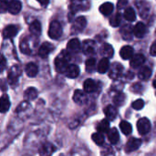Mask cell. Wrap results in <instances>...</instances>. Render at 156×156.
<instances>
[{
    "label": "cell",
    "instance_id": "1",
    "mask_svg": "<svg viewBox=\"0 0 156 156\" xmlns=\"http://www.w3.org/2000/svg\"><path fill=\"white\" fill-rule=\"evenodd\" d=\"M69 55L65 50H62L61 53L55 58L54 65L56 70L59 73L65 72L69 66Z\"/></svg>",
    "mask_w": 156,
    "mask_h": 156
},
{
    "label": "cell",
    "instance_id": "2",
    "mask_svg": "<svg viewBox=\"0 0 156 156\" xmlns=\"http://www.w3.org/2000/svg\"><path fill=\"white\" fill-rule=\"evenodd\" d=\"M62 35V27L59 22L52 21L48 28V36L52 39H58Z\"/></svg>",
    "mask_w": 156,
    "mask_h": 156
},
{
    "label": "cell",
    "instance_id": "3",
    "mask_svg": "<svg viewBox=\"0 0 156 156\" xmlns=\"http://www.w3.org/2000/svg\"><path fill=\"white\" fill-rule=\"evenodd\" d=\"M137 130L140 134L144 135L151 130V122L147 118H142L137 122Z\"/></svg>",
    "mask_w": 156,
    "mask_h": 156
},
{
    "label": "cell",
    "instance_id": "4",
    "mask_svg": "<svg viewBox=\"0 0 156 156\" xmlns=\"http://www.w3.org/2000/svg\"><path fill=\"white\" fill-rule=\"evenodd\" d=\"M122 71H123L122 65L120 64V63H114V64H112V66L110 69V74H109V76H110L111 79L116 80V79H118L119 77L122 76Z\"/></svg>",
    "mask_w": 156,
    "mask_h": 156
},
{
    "label": "cell",
    "instance_id": "5",
    "mask_svg": "<svg viewBox=\"0 0 156 156\" xmlns=\"http://www.w3.org/2000/svg\"><path fill=\"white\" fill-rule=\"evenodd\" d=\"M142 144V141L140 139H137V138H132L130 139L126 145H125V152L126 153H132V152H134L136 151L137 149H139V147L141 146Z\"/></svg>",
    "mask_w": 156,
    "mask_h": 156
},
{
    "label": "cell",
    "instance_id": "6",
    "mask_svg": "<svg viewBox=\"0 0 156 156\" xmlns=\"http://www.w3.org/2000/svg\"><path fill=\"white\" fill-rule=\"evenodd\" d=\"M145 62V58L143 54H136L134 56L132 57L131 61H130V65L132 68L133 69H138L140 67H142Z\"/></svg>",
    "mask_w": 156,
    "mask_h": 156
},
{
    "label": "cell",
    "instance_id": "7",
    "mask_svg": "<svg viewBox=\"0 0 156 156\" xmlns=\"http://www.w3.org/2000/svg\"><path fill=\"white\" fill-rule=\"evenodd\" d=\"M53 50H54V46L49 42H45L40 46L38 49V55L41 58H47L48 54Z\"/></svg>",
    "mask_w": 156,
    "mask_h": 156
},
{
    "label": "cell",
    "instance_id": "8",
    "mask_svg": "<svg viewBox=\"0 0 156 156\" xmlns=\"http://www.w3.org/2000/svg\"><path fill=\"white\" fill-rule=\"evenodd\" d=\"M82 52L85 55H92L95 52V42L93 40H85L82 44Z\"/></svg>",
    "mask_w": 156,
    "mask_h": 156
},
{
    "label": "cell",
    "instance_id": "9",
    "mask_svg": "<svg viewBox=\"0 0 156 156\" xmlns=\"http://www.w3.org/2000/svg\"><path fill=\"white\" fill-rule=\"evenodd\" d=\"M21 75V70L19 69L18 66H13L8 73V80L10 81V83H16L17 82V80L19 78V76Z\"/></svg>",
    "mask_w": 156,
    "mask_h": 156
},
{
    "label": "cell",
    "instance_id": "10",
    "mask_svg": "<svg viewBox=\"0 0 156 156\" xmlns=\"http://www.w3.org/2000/svg\"><path fill=\"white\" fill-rule=\"evenodd\" d=\"M86 24H87L86 18L84 16H79L76 18V20L74 22V25L72 27V30L75 31L76 33L81 32L85 28Z\"/></svg>",
    "mask_w": 156,
    "mask_h": 156
},
{
    "label": "cell",
    "instance_id": "11",
    "mask_svg": "<svg viewBox=\"0 0 156 156\" xmlns=\"http://www.w3.org/2000/svg\"><path fill=\"white\" fill-rule=\"evenodd\" d=\"M17 31H18V28L15 25H9V26H6L3 29L2 35H3V37L5 38H11V37H14L17 34Z\"/></svg>",
    "mask_w": 156,
    "mask_h": 156
},
{
    "label": "cell",
    "instance_id": "12",
    "mask_svg": "<svg viewBox=\"0 0 156 156\" xmlns=\"http://www.w3.org/2000/svg\"><path fill=\"white\" fill-rule=\"evenodd\" d=\"M133 34L136 37L138 38H142L145 36L146 34V27L144 23L139 22L136 24V26L133 28Z\"/></svg>",
    "mask_w": 156,
    "mask_h": 156
},
{
    "label": "cell",
    "instance_id": "13",
    "mask_svg": "<svg viewBox=\"0 0 156 156\" xmlns=\"http://www.w3.org/2000/svg\"><path fill=\"white\" fill-rule=\"evenodd\" d=\"M65 73H66V75H67L68 78H69V79H75L80 74V69H79V67L77 65L70 64V65L68 66Z\"/></svg>",
    "mask_w": 156,
    "mask_h": 156
},
{
    "label": "cell",
    "instance_id": "14",
    "mask_svg": "<svg viewBox=\"0 0 156 156\" xmlns=\"http://www.w3.org/2000/svg\"><path fill=\"white\" fill-rule=\"evenodd\" d=\"M21 8H22V4L18 0H12L8 4V12L13 15L18 14L21 10Z\"/></svg>",
    "mask_w": 156,
    "mask_h": 156
},
{
    "label": "cell",
    "instance_id": "15",
    "mask_svg": "<svg viewBox=\"0 0 156 156\" xmlns=\"http://www.w3.org/2000/svg\"><path fill=\"white\" fill-rule=\"evenodd\" d=\"M120 55L123 59H130L133 56V48L131 46H123L120 50Z\"/></svg>",
    "mask_w": 156,
    "mask_h": 156
},
{
    "label": "cell",
    "instance_id": "16",
    "mask_svg": "<svg viewBox=\"0 0 156 156\" xmlns=\"http://www.w3.org/2000/svg\"><path fill=\"white\" fill-rule=\"evenodd\" d=\"M86 92L82 91L80 90H76L73 95V101L77 103V104H83L86 102L87 98H86Z\"/></svg>",
    "mask_w": 156,
    "mask_h": 156
},
{
    "label": "cell",
    "instance_id": "17",
    "mask_svg": "<svg viewBox=\"0 0 156 156\" xmlns=\"http://www.w3.org/2000/svg\"><path fill=\"white\" fill-rule=\"evenodd\" d=\"M117 110L112 105H108L104 108V114L106 118L110 121H113L117 117Z\"/></svg>",
    "mask_w": 156,
    "mask_h": 156
},
{
    "label": "cell",
    "instance_id": "18",
    "mask_svg": "<svg viewBox=\"0 0 156 156\" xmlns=\"http://www.w3.org/2000/svg\"><path fill=\"white\" fill-rule=\"evenodd\" d=\"M67 48L73 53L79 52L80 50V42L78 38H72L68 42Z\"/></svg>",
    "mask_w": 156,
    "mask_h": 156
},
{
    "label": "cell",
    "instance_id": "19",
    "mask_svg": "<svg viewBox=\"0 0 156 156\" xmlns=\"http://www.w3.org/2000/svg\"><path fill=\"white\" fill-rule=\"evenodd\" d=\"M96 89H97V83L93 80L88 79L84 81L83 90L86 93H91V92L95 91Z\"/></svg>",
    "mask_w": 156,
    "mask_h": 156
},
{
    "label": "cell",
    "instance_id": "20",
    "mask_svg": "<svg viewBox=\"0 0 156 156\" xmlns=\"http://www.w3.org/2000/svg\"><path fill=\"white\" fill-rule=\"evenodd\" d=\"M152 76V69L149 67H143L138 72V77L142 80H147Z\"/></svg>",
    "mask_w": 156,
    "mask_h": 156
},
{
    "label": "cell",
    "instance_id": "21",
    "mask_svg": "<svg viewBox=\"0 0 156 156\" xmlns=\"http://www.w3.org/2000/svg\"><path fill=\"white\" fill-rule=\"evenodd\" d=\"M109 67H110V61H109V58H102L101 59V61L99 62L98 64V71L100 73H105L108 69H109Z\"/></svg>",
    "mask_w": 156,
    "mask_h": 156
},
{
    "label": "cell",
    "instance_id": "22",
    "mask_svg": "<svg viewBox=\"0 0 156 156\" xmlns=\"http://www.w3.org/2000/svg\"><path fill=\"white\" fill-rule=\"evenodd\" d=\"M25 71H26V74L30 77V78H33L35 77L37 72H38V68L36 64L34 63H28L27 66H26V69H25Z\"/></svg>",
    "mask_w": 156,
    "mask_h": 156
},
{
    "label": "cell",
    "instance_id": "23",
    "mask_svg": "<svg viewBox=\"0 0 156 156\" xmlns=\"http://www.w3.org/2000/svg\"><path fill=\"white\" fill-rule=\"evenodd\" d=\"M138 9L140 10V15L144 17V18H146V16H148L149 14V11H150V6L147 3L145 2H140V3H137L136 4Z\"/></svg>",
    "mask_w": 156,
    "mask_h": 156
},
{
    "label": "cell",
    "instance_id": "24",
    "mask_svg": "<svg viewBox=\"0 0 156 156\" xmlns=\"http://www.w3.org/2000/svg\"><path fill=\"white\" fill-rule=\"evenodd\" d=\"M133 29L132 27L129 25H126L122 27L121 29V35L125 40H131L133 38Z\"/></svg>",
    "mask_w": 156,
    "mask_h": 156
},
{
    "label": "cell",
    "instance_id": "25",
    "mask_svg": "<svg viewBox=\"0 0 156 156\" xmlns=\"http://www.w3.org/2000/svg\"><path fill=\"white\" fill-rule=\"evenodd\" d=\"M10 108V101H9V99H8V96L4 94L2 97H1V101H0V112L2 113H5Z\"/></svg>",
    "mask_w": 156,
    "mask_h": 156
},
{
    "label": "cell",
    "instance_id": "26",
    "mask_svg": "<svg viewBox=\"0 0 156 156\" xmlns=\"http://www.w3.org/2000/svg\"><path fill=\"white\" fill-rule=\"evenodd\" d=\"M29 30L30 32L35 36H39L41 34V24L38 20H34L29 25Z\"/></svg>",
    "mask_w": 156,
    "mask_h": 156
},
{
    "label": "cell",
    "instance_id": "27",
    "mask_svg": "<svg viewBox=\"0 0 156 156\" xmlns=\"http://www.w3.org/2000/svg\"><path fill=\"white\" fill-rule=\"evenodd\" d=\"M101 54L104 57H106V58H112L113 56L114 50H113V48H112V45L105 43V44L102 45V47L101 48Z\"/></svg>",
    "mask_w": 156,
    "mask_h": 156
},
{
    "label": "cell",
    "instance_id": "28",
    "mask_svg": "<svg viewBox=\"0 0 156 156\" xmlns=\"http://www.w3.org/2000/svg\"><path fill=\"white\" fill-rule=\"evenodd\" d=\"M108 139L111 142V144H116L119 142L120 136H119V133L116 128H112L108 132Z\"/></svg>",
    "mask_w": 156,
    "mask_h": 156
},
{
    "label": "cell",
    "instance_id": "29",
    "mask_svg": "<svg viewBox=\"0 0 156 156\" xmlns=\"http://www.w3.org/2000/svg\"><path fill=\"white\" fill-rule=\"evenodd\" d=\"M100 11L104 16H110L113 11V5L110 2H106L100 6Z\"/></svg>",
    "mask_w": 156,
    "mask_h": 156
},
{
    "label": "cell",
    "instance_id": "30",
    "mask_svg": "<svg viewBox=\"0 0 156 156\" xmlns=\"http://www.w3.org/2000/svg\"><path fill=\"white\" fill-rule=\"evenodd\" d=\"M37 91L35 88L30 87L28 89H27L24 92V98L27 101H33L37 98Z\"/></svg>",
    "mask_w": 156,
    "mask_h": 156
},
{
    "label": "cell",
    "instance_id": "31",
    "mask_svg": "<svg viewBox=\"0 0 156 156\" xmlns=\"http://www.w3.org/2000/svg\"><path fill=\"white\" fill-rule=\"evenodd\" d=\"M110 129V122L108 120H102L101 122H100L97 125V130L99 133H108Z\"/></svg>",
    "mask_w": 156,
    "mask_h": 156
},
{
    "label": "cell",
    "instance_id": "32",
    "mask_svg": "<svg viewBox=\"0 0 156 156\" xmlns=\"http://www.w3.org/2000/svg\"><path fill=\"white\" fill-rule=\"evenodd\" d=\"M120 128H121V131L122 132V133H124L125 135H129L131 134V133L133 132V127L132 125L126 122V121H122L120 123Z\"/></svg>",
    "mask_w": 156,
    "mask_h": 156
},
{
    "label": "cell",
    "instance_id": "33",
    "mask_svg": "<svg viewBox=\"0 0 156 156\" xmlns=\"http://www.w3.org/2000/svg\"><path fill=\"white\" fill-rule=\"evenodd\" d=\"M124 18L127 20V21H130V22H133L135 20L136 18V14H135V11L132 8V7H127L124 11Z\"/></svg>",
    "mask_w": 156,
    "mask_h": 156
},
{
    "label": "cell",
    "instance_id": "34",
    "mask_svg": "<svg viewBox=\"0 0 156 156\" xmlns=\"http://www.w3.org/2000/svg\"><path fill=\"white\" fill-rule=\"evenodd\" d=\"M55 151V147L50 144H47L45 145H43L40 149V154H44V155H48L51 154L53 152Z\"/></svg>",
    "mask_w": 156,
    "mask_h": 156
},
{
    "label": "cell",
    "instance_id": "35",
    "mask_svg": "<svg viewBox=\"0 0 156 156\" xmlns=\"http://www.w3.org/2000/svg\"><path fill=\"white\" fill-rule=\"evenodd\" d=\"M92 141L97 144V145H102L104 144V137L101 133H96L91 135Z\"/></svg>",
    "mask_w": 156,
    "mask_h": 156
},
{
    "label": "cell",
    "instance_id": "36",
    "mask_svg": "<svg viewBox=\"0 0 156 156\" xmlns=\"http://www.w3.org/2000/svg\"><path fill=\"white\" fill-rule=\"evenodd\" d=\"M125 101V95L122 92L117 93L113 98V102L117 106H122Z\"/></svg>",
    "mask_w": 156,
    "mask_h": 156
},
{
    "label": "cell",
    "instance_id": "37",
    "mask_svg": "<svg viewBox=\"0 0 156 156\" xmlns=\"http://www.w3.org/2000/svg\"><path fill=\"white\" fill-rule=\"evenodd\" d=\"M95 66H96V59L95 58H91L86 61V70L88 72H92L95 69Z\"/></svg>",
    "mask_w": 156,
    "mask_h": 156
},
{
    "label": "cell",
    "instance_id": "38",
    "mask_svg": "<svg viewBox=\"0 0 156 156\" xmlns=\"http://www.w3.org/2000/svg\"><path fill=\"white\" fill-rule=\"evenodd\" d=\"M121 14H115L112 17H111L110 19V23L112 27H118L120 24H121V21H122V17H121Z\"/></svg>",
    "mask_w": 156,
    "mask_h": 156
},
{
    "label": "cell",
    "instance_id": "39",
    "mask_svg": "<svg viewBox=\"0 0 156 156\" xmlns=\"http://www.w3.org/2000/svg\"><path fill=\"white\" fill-rule=\"evenodd\" d=\"M144 106V101L141 99L139 100H136L133 102L132 104V107L134 109V110H142Z\"/></svg>",
    "mask_w": 156,
    "mask_h": 156
},
{
    "label": "cell",
    "instance_id": "40",
    "mask_svg": "<svg viewBox=\"0 0 156 156\" xmlns=\"http://www.w3.org/2000/svg\"><path fill=\"white\" fill-rule=\"evenodd\" d=\"M0 9H1L2 13H4L5 10H8V4H7L6 0H1V2H0Z\"/></svg>",
    "mask_w": 156,
    "mask_h": 156
},
{
    "label": "cell",
    "instance_id": "41",
    "mask_svg": "<svg viewBox=\"0 0 156 156\" xmlns=\"http://www.w3.org/2000/svg\"><path fill=\"white\" fill-rule=\"evenodd\" d=\"M150 54L154 57H156V40L153 43L151 49H150Z\"/></svg>",
    "mask_w": 156,
    "mask_h": 156
},
{
    "label": "cell",
    "instance_id": "42",
    "mask_svg": "<svg viewBox=\"0 0 156 156\" xmlns=\"http://www.w3.org/2000/svg\"><path fill=\"white\" fill-rule=\"evenodd\" d=\"M5 57L4 56H2L1 57V66H0V69H1V71H3L4 70V69H5Z\"/></svg>",
    "mask_w": 156,
    "mask_h": 156
},
{
    "label": "cell",
    "instance_id": "43",
    "mask_svg": "<svg viewBox=\"0 0 156 156\" xmlns=\"http://www.w3.org/2000/svg\"><path fill=\"white\" fill-rule=\"evenodd\" d=\"M126 4H127V0H120V1H119V5H118V7H119V8H122Z\"/></svg>",
    "mask_w": 156,
    "mask_h": 156
},
{
    "label": "cell",
    "instance_id": "44",
    "mask_svg": "<svg viewBox=\"0 0 156 156\" xmlns=\"http://www.w3.org/2000/svg\"><path fill=\"white\" fill-rule=\"evenodd\" d=\"M37 1H38L41 5H47L49 2V0H37Z\"/></svg>",
    "mask_w": 156,
    "mask_h": 156
},
{
    "label": "cell",
    "instance_id": "45",
    "mask_svg": "<svg viewBox=\"0 0 156 156\" xmlns=\"http://www.w3.org/2000/svg\"><path fill=\"white\" fill-rule=\"evenodd\" d=\"M154 88L156 89V80H154Z\"/></svg>",
    "mask_w": 156,
    "mask_h": 156
},
{
    "label": "cell",
    "instance_id": "46",
    "mask_svg": "<svg viewBox=\"0 0 156 156\" xmlns=\"http://www.w3.org/2000/svg\"><path fill=\"white\" fill-rule=\"evenodd\" d=\"M155 94H156V92H155Z\"/></svg>",
    "mask_w": 156,
    "mask_h": 156
}]
</instances>
